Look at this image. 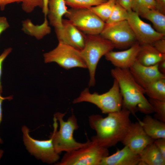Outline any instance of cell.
Instances as JSON below:
<instances>
[{
	"label": "cell",
	"instance_id": "74e56055",
	"mask_svg": "<svg viewBox=\"0 0 165 165\" xmlns=\"http://www.w3.org/2000/svg\"><path fill=\"white\" fill-rule=\"evenodd\" d=\"M158 68L160 72L165 75V60L158 63Z\"/></svg>",
	"mask_w": 165,
	"mask_h": 165
},
{
	"label": "cell",
	"instance_id": "8fae6325",
	"mask_svg": "<svg viewBox=\"0 0 165 165\" xmlns=\"http://www.w3.org/2000/svg\"><path fill=\"white\" fill-rule=\"evenodd\" d=\"M127 20L140 45L152 44L156 40L165 38L149 24L143 21L138 13L132 10L128 11Z\"/></svg>",
	"mask_w": 165,
	"mask_h": 165
},
{
	"label": "cell",
	"instance_id": "f1b7e54d",
	"mask_svg": "<svg viewBox=\"0 0 165 165\" xmlns=\"http://www.w3.org/2000/svg\"><path fill=\"white\" fill-rule=\"evenodd\" d=\"M22 8L27 13L32 12L37 7L42 8L43 0H23L22 2Z\"/></svg>",
	"mask_w": 165,
	"mask_h": 165
},
{
	"label": "cell",
	"instance_id": "603a6c76",
	"mask_svg": "<svg viewBox=\"0 0 165 165\" xmlns=\"http://www.w3.org/2000/svg\"><path fill=\"white\" fill-rule=\"evenodd\" d=\"M145 90L149 98L165 101V78L150 83Z\"/></svg>",
	"mask_w": 165,
	"mask_h": 165
},
{
	"label": "cell",
	"instance_id": "277c9868",
	"mask_svg": "<svg viewBox=\"0 0 165 165\" xmlns=\"http://www.w3.org/2000/svg\"><path fill=\"white\" fill-rule=\"evenodd\" d=\"M115 48L111 42L100 35H86L84 46L80 52L89 70L90 87L95 84L96 69L100 59Z\"/></svg>",
	"mask_w": 165,
	"mask_h": 165
},
{
	"label": "cell",
	"instance_id": "f35d334b",
	"mask_svg": "<svg viewBox=\"0 0 165 165\" xmlns=\"http://www.w3.org/2000/svg\"><path fill=\"white\" fill-rule=\"evenodd\" d=\"M49 0H43L42 12L45 17H46L48 12V3Z\"/></svg>",
	"mask_w": 165,
	"mask_h": 165
},
{
	"label": "cell",
	"instance_id": "8992f818",
	"mask_svg": "<svg viewBox=\"0 0 165 165\" xmlns=\"http://www.w3.org/2000/svg\"><path fill=\"white\" fill-rule=\"evenodd\" d=\"M108 148L88 140L86 144L77 149L66 152L57 165H100L103 159L108 156Z\"/></svg>",
	"mask_w": 165,
	"mask_h": 165
},
{
	"label": "cell",
	"instance_id": "3957f363",
	"mask_svg": "<svg viewBox=\"0 0 165 165\" xmlns=\"http://www.w3.org/2000/svg\"><path fill=\"white\" fill-rule=\"evenodd\" d=\"M66 113H56L53 118L54 130L50 137L52 138L55 151L58 154L62 152H71L86 145L87 141L81 143L74 138V131L79 128L75 116L72 115L67 121L64 120Z\"/></svg>",
	"mask_w": 165,
	"mask_h": 165
},
{
	"label": "cell",
	"instance_id": "836d02e7",
	"mask_svg": "<svg viewBox=\"0 0 165 165\" xmlns=\"http://www.w3.org/2000/svg\"><path fill=\"white\" fill-rule=\"evenodd\" d=\"M9 24L6 17L0 16V35L9 27Z\"/></svg>",
	"mask_w": 165,
	"mask_h": 165
},
{
	"label": "cell",
	"instance_id": "52a82bcc",
	"mask_svg": "<svg viewBox=\"0 0 165 165\" xmlns=\"http://www.w3.org/2000/svg\"><path fill=\"white\" fill-rule=\"evenodd\" d=\"M43 57L45 63L55 62L66 69L75 68H86L80 50L61 42H58L53 50L44 53Z\"/></svg>",
	"mask_w": 165,
	"mask_h": 165
},
{
	"label": "cell",
	"instance_id": "ba28073f",
	"mask_svg": "<svg viewBox=\"0 0 165 165\" xmlns=\"http://www.w3.org/2000/svg\"><path fill=\"white\" fill-rule=\"evenodd\" d=\"M64 16L86 35H100L106 24L105 22L88 8H71L68 9Z\"/></svg>",
	"mask_w": 165,
	"mask_h": 165
},
{
	"label": "cell",
	"instance_id": "7c38bea8",
	"mask_svg": "<svg viewBox=\"0 0 165 165\" xmlns=\"http://www.w3.org/2000/svg\"><path fill=\"white\" fill-rule=\"evenodd\" d=\"M58 42L80 50L84 47L86 35L79 30L68 19H63L62 27L55 29Z\"/></svg>",
	"mask_w": 165,
	"mask_h": 165
},
{
	"label": "cell",
	"instance_id": "8d00e7d4",
	"mask_svg": "<svg viewBox=\"0 0 165 165\" xmlns=\"http://www.w3.org/2000/svg\"><path fill=\"white\" fill-rule=\"evenodd\" d=\"M0 93V123H1L2 118V104L3 101L6 100H11L13 99V96H10L8 97H4L2 96ZM2 142V140L0 138V143Z\"/></svg>",
	"mask_w": 165,
	"mask_h": 165
},
{
	"label": "cell",
	"instance_id": "cb8c5ba5",
	"mask_svg": "<svg viewBox=\"0 0 165 165\" xmlns=\"http://www.w3.org/2000/svg\"><path fill=\"white\" fill-rule=\"evenodd\" d=\"M116 0H108L98 5L88 8L104 22L109 17Z\"/></svg>",
	"mask_w": 165,
	"mask_h": 165
},
{
	"label": "cell",
	"instance_id": "4dcf8cb0",
	"mask_svg": "<svg viewBox=\"0 0 165 165\" xmlns=\"http://www.w3.org/2000/svg\"><path fill=\"white\" fill-rule=\"evenodd\" d=\"M152 45L159 52L165 54V38L158 39L153 42Z\"/></svg>",
	"mask_w": 165,
	"mask_h": 165
},
{
	"label": "cell",
	"instance_id": "ab89813d",
	"mask_svg": "<svg viewBox=\"0 0 165 165\" xmlns=\"http://www.w3.org/2000/svg\"><path fill=\"white\" fill-rule=\"evenodd\" d=\"M3 153V151L2 150L0 149V159L1 158L2 156Z\"/></svg>",
	"mask_w": 165,
	"mask_h": 165
},
{
	"label": "cell",
	"instance_id": "9c48e42d",
	"mask_svg": "<svg viewBox=\"0 0 165 165\" xmlns=\"http://www.w3.org/2000/svg\"><path fill=\"white\" fill-rule=\"evenodd\" d=\"M100 35L119 49H127L137 42L127 20L112 24H106Z\"/></svg>",
	"mask_w": 165,
	"mask_h": 165
},
{
	"label": "cell",
	"instance_id": "d6a6232c",
	"mask_svg": "<svg viewBox=\"0 0 165 165\" xmlns=\"http://www.w3.org/2000/svg\"><path fill=\"white\" fill-rule=\"evenodd\" d=\"M118 3L127 11L132 10L134 0H116Z\"/></svg>",
	"mask_w": 165,
	"mask_h": 165
},
{
	"label": "cell",
	"instance_id": "7a4b0ae2",
	"mask_svg": "<svg viewBox=\"0 0 165 165\" xmlns=\"http://www.w3.org/2000/svg\"><path fill=\"white\" fill-rule=\"evenodd\" d=\"M117 81L123 98L122 107L134 115L137 112L146 114L153 112L152 107L145 97V89L135 80L129 69L115 68L111 70Z\"/></svg>",
	"mask_w": 165,
	"mask_h": 165
},
{
	"label": "cell",
	"instance_id": "d590c367",
	"mask_svg": "<svg viewBox=\"0 0 165 165\" xmlns=\"http://www.w3.org/2000/svg\"><path fill=\"white\" fill-rule=\"evenodd\" d=\"M23 0H0V9L1 10H4L6 6L9 4L22 2Z\"/></svg>",
	"mask_w": 165,
	"mask_h": 165
},
{
	"label": "cell",
	"instance_id": "30bf717a",
	"mask_svg": "<svg viewBox=\"0 0 165 165\" xmlns=\"http://www.w3.org/2000/svg\"><path fill=\"white\" fill-rule=\"evenodd\" d=\"M23 140L28 151L43 162L52 164L59 159V154L55 151L51 138L45 140H37L29 134V130L25 126L22 128Z\"/></svg>",
	"mask_w": 165,
	"mask_h": 165
},
{
	"label": "cell",
	"instance_id": "5bb4252c",
	"mask_svg": "<svg viewBox=\"0 0 165 165\" xmlns=\"http://www.w3.org/2000/svg\"><path fill=\"white\" fill-rule=\"evenodd\" d=\"M129 70L136 81L144 89L150 83L165 78V75L159 71L158 64L146 66L136 60Z\"/></svg>",
	"mask_w": 165,
	"mask_h": 165
},
{
	"label": "cell",
	"instance_id": "7402d4cb",
	"mask_svg": "<svg viewBox=\"0 0 165 165\" xmlns=\"http://www.w3.org/2000/svg\"><path fill=\"white\" fill-rule=\"evenodd\" d=\"M165 15L156 9H153L145 11L139 16L150 21L156 31L165 35Z\"/></svg>",
	"mask_w": 165,
	"mask_h": 165
},
{
	"label": "cell",
	"instance_id": "f546056e",
	"mask_svg": "<svg viewBox=\"0 0 165 165\" xmlns=\"http://www.w3.org/2000/svg\"><path fill=\"white\" fill-rule=\"evenodd\" d=\"M12 49L11 48H8L5 49L3 53L0 55V93L2 92V86L1 81L2 74V65L4 60L11 52Z\"/></svg>",
	"mask_w": 165,
	"mask_h": 165
},
{
	"label": "cell",
	"instance_id": "ffe728a7",
	"mask_svg": "<svg viewBox=\"0 0 165 165\" xmlns=\"http://www.w3.org/2000/svg\"><path fill=\"white\" fill-rule=\"evenodd\" d=\"M139 155L140 161L138 165H165V158L154 141L147 145Z\"/></svg>",
	"mask_w": 165,
	"mask_h": 165
},
{
	"label": "cell",
	"instance_id": "44dd1931",
	"mask_svg": "<svg viewBox=\"0 0 165 165\" xmlns=\"http://www.w3.org/2000/svg\"><path fill=\"white\" fill-rule=\"evenodd\" d=\"M22 30L26 33L33 36L37 30L35 37L38 39L42 38L44 36L50 34L51 28L49 25V22L45 17L44 20L42 24L35 25L29 19L24 20L22 22Z\"/></svg>",
	"mask_w": 165,
	"mask_h": 165
},
{
	"label": "cell",
	"instance_id": "d4e9b609",
	"mask_svg": "<svg viewBox=\"0 0 165 165\" xmlns=\"http://www.w3.org/2000/svg\"><path fill=\"white\" fill-rule=\"evenodd\" d=\"M127 17L128 11L120 5L116 0L112 12L105 23L106 24H113L127 20Z\"/></svg>",
	"mask_w": 165,
	"mask_h": 165
},
{
	"label": "cell",
	"instance_id": "5b68a950",
	"mask_svg": "<svg viewBox=\"0 0 165 165\" xmlns=\"http://www.w3.org/2000/svg\"><path fill=\"white\" fill-rule=\"evenodd\" d=\"M84 102L96 105L103 113L108 114L120 110L122 107L123 98L117 81L114 79L111 88L107 92L101 94L96 92L91 93L88 88H86L73 100V103Z\"/></svg>",
	"mask_w": 165,
	"mask_h": 165
},
{
	"label": "cell",
	"instance_id": "6da1fadb",
	"mask_svg": "<svg viewBox=\"0 0 165 165\" xmlns=\"http://www.w3.org/2000/svg\"><path fill=\"white\" fill-rule=\"evenodd\" d=\"M130 111L122 107L118 111L108 113L105 118L99 115H92L89 118L90 127L96 133L91 140L106 148L115 145L121 141L131 123Z\"/></svg>",
	"mask_w": 165,
	"mask_h": 165
},
{
	"label": "cell",
	"instance_id": "ac0fdd59",
	"mask_svg": "<svg viewBox=\"0 0 165 165\" xmlns=\"http://www.w3.org/2000/svg\"><path fill=\"white\" fill-rule=\"evenodd\" d=\"M165 60V54L158 51L152 45H140V48L136 60L146 66L154 65Z\"/></svg>",
	"mask_w": 165,
	"mask_h": 165
},
{
	"label": "cell",
	"instance_id": "1f68e13d",
	"mask_svg": "<svg viewBox=\"0 0 165 165\" xmlns=\"http://www.w3.org/2000/svg\"><path fill=\"white\" fill-rule=\"evenodd\" d=\"M154 142L161 153L165 158V138L156 139Z\"/></svg>",
	"mask_w": 165,
	"mask_h": 165
},
{
	"label": "cell",
	"instance_id": "4316f807",
	"mask_svg": "<svg viewBox=\"0 0 165 165\" xmlns=\"http://www.w3.org/2000/svg\"><path fill=\"white\" fill-rule=\"evenodd\" d=\"M155 112V118L165 122V101L149 98L148 100Z\"/></svg>",
	"mask_w": 165,
	"mask_h": 165
},
{
	"label": "cell",
	"instance_id": "4fadbf2b",
	"mask_svg": "<svg viewBox=\"0 0 165 165\" xmlns=\"http://www.w3.org/2000/svg\"><path fill=\"white\" fill-rule=\"evenodd\" d=\"M155 140L146 134L138 121L131 123L121 142L124 146L139 155L147 145Z\"/></svg>",
	"mask_w": 165,
	"mask_h": 165
},
{
	"label": "cell",
	"instance_id": "2e32d148",
	"mask_svg": "<svg viewBox=\"0 0 165 165\" xmlns=\"http://www.w3.org/2000/svg\"><path fill=\"white\" fill-rule=\"evenodd\" d=\"M140 161L139 155L125 146L112 155L104 158L100 165H138Z\"/></svg>",
	"mask_w": 165,
	"mask_h": 165
},
{
	"label": "cell",
	"instance_id": "484cf974",
	"mask_svg": "<svg viewBox=\"0 0 165 165\" xmlns=\"http://www.w3.org/2000/svg\"><path fill=\"white\" fill-rule=\"evenodd\" d=\"M67 6L72 8L84 9L96 6L108 0H64Z\"/></svg>",
	"mask_w": 165,
	"mask_h": 165
},
{
	"label": "cell",
	"instance_id": "e575fe53",
	"mask_svg": "<svg viewBox=\"0 0 165 165\" xmlns=\"http://www.w3.org/2000/svg\"><path fill=\"white\" fill-rule=\"evenodd\" d=\"M156 9L165 14V0H154Z\"/></svg>",
	"mask_w": 165,
	"mask_h": 165
},
{
	"label": "cell",
	"instance_id": "9a60e30c",
	"mask_svg": "<svg viewBox=\"0 0 165 165\" xmlns=\"http://www.w3.org/2000/svg\"><path fill=\"white\" fill-rule=\"evenodd\" d=\"M140 48V45L137 42L126 50L120 51L112 50L105 56L116 68L129 69L136 61Z\"/></svg>",
	"mask_w": 165,
	"mask_h": 165
},
{
	"label": "cell",
	"instance_id": "83f0119b",
	"mask_svg": "<svg viewBox=\"0 0 165 165\" xmlns=\"http://www.w3.org/2000/svg\"><path fill=\"white\" fill-rule=\"evenodd\" d=\"M153 9H156L154 0H134L132 10L139 16L148 10Z\"/></svg>",
	"mask_w": 165,
	"mask_h": 165
},
{
	"label": "cell",
	"instance_id": "d6986e66",
	"mask_svg": "<svg viewBox=\"0 0 165 165\" xmlns=\"http://www.w3.org/2000/svg\"><path fill=\"white\" fill-rule=\"evenodd\" d=\"M144 130L150 138L155 140L165 138V123L147 115L142 121L138 120Z\"/></svg>",
	"mask_w": 165,
	"mask_h": 165
},
{
	"label": "cell",
	"instance_id": "e0dca14e",
	"mask_svg": "<svg viewBox=\"0 0 165 165\" xmlns=\"http://www.w3.org/2000/svg\"><path fill=\"white\" fill-rule=\"evenodd\" d=\"M66 6L64 0H49L47 16L55 29L62 27L63 16L68 11Z\"/></svg>",
	"mask_w": 165,
	"mask_h": 165
}]
</instances>
